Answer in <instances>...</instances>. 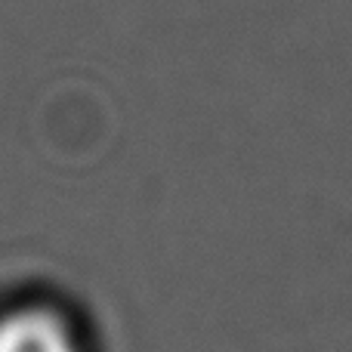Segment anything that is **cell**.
<instances>
[{"instance_id": "obj_1", "label": "cell", "mask_w": 352, "mask_h": 352, "mask_svg": "<svg viewBox=\"0 0 352 352\" xmlns=\"http://www.w3.org/2000/svg\"><path fill=\"white\" fill-rule=\"evenodd\" d=\"M0 352H78V343L50 309H19L0 318Z\"/></svg>"}]
</instances>
